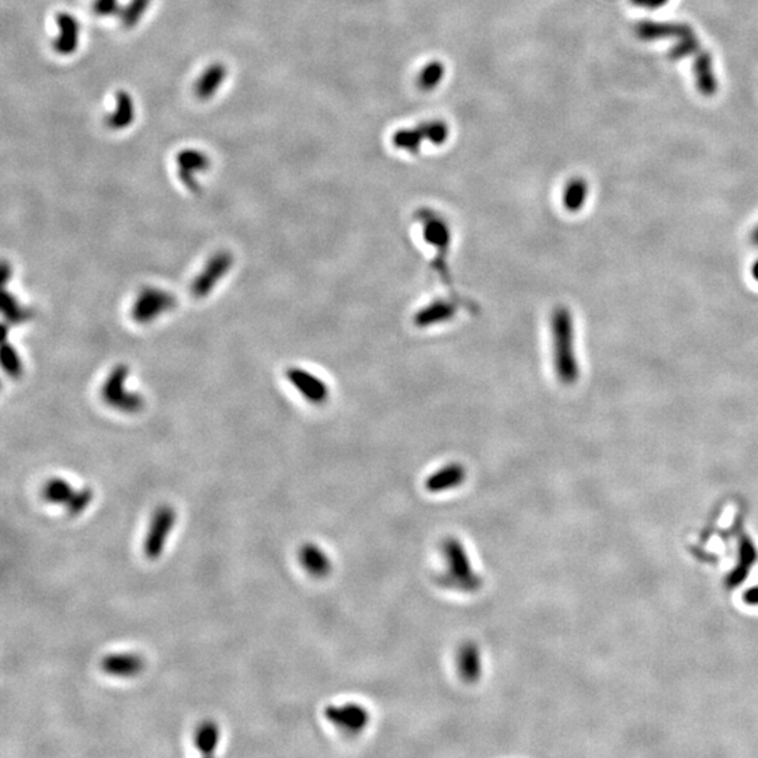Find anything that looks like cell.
Here are the masks:
<instances>
[{
    "mask_svg": "<svg viewBox=\"0 0 758 758\" xmlns=\"http://www.w3.org/2000/svg\"><path fill=\"white\" fill-rule=\"evenodd\" d=\"M553 367L563 385H575L580 378V365L576 353L575 319L567 307L559 305L551 316Z\"/></svg>",
    "mask_w": 758,
    "mask_h": 758,
    "instance_id": "1",
    "label": "cell"
},
{
    "mask_svg": "<svg viewBox=\"0 0 758 758\" xmlns=\"http://www.w3.org/2000/svg\"><path fill=\"white\" fill-rule=\"evenodd\" d=\"M416 219L422 223L423 239L427 245L436 249V257L433 260V269L438 273L445 285L452 287L451 273L448 269V256L451 249V229L447 221L437 212L422 208L416 212Z\"/></svg>",
    "mask_w": 758,
    "mask_h": 758,
    "instance_id": "2",
    "label": "cell"
},
{
    "mask_svg": "<svg viewBox=\"0 0 758 758\" xmlns=\"http://www.w3.org/2000/svg\"><path fill=\"white\" fill-rule=\"evenodd\" d=\"M444 556L447 559V572L440 579L444 586L465 593H473L482 587L483 580L473 571L462 542L455 538L447 540L444 542Z\"/></svg>",
    "mask_w": 758,
    "mask_h": 758,
    "instance_id": "3",
    "label": "cell"
},
{
    "mask_svg": "<svg viewBox=\"0 0 758 758\" xmlns=\"http://www.w3.org/2000/svg\"><path fill=\"white\" fill-rule=\"evenodd\" d=\"M176 510L169 504H162L155 510L142 545L143 555L149 560H156L163 553L166 541L176 524Z\"/></svg>",
    "mask_w": 758,
    "mask_h": 758,
    "instance_id": "4",
    "label": "cell"
},
{
    "mask_svg": "<svg viewBox=\"0 0 758 758\" xmlns=\"http://www.w3.org/2000/svg\"><path fill=\"white\" fill-rule=\"evenodd\" d=\"M128 369L124 365H120L112 371L110 375L107 384L104 385L103 396L104 400L116 409H121V411H138L141 406L143 404L142 399L136 395L128 393L125 391V379H127Z\"/></svg>",
    "mask_w": 758,
    "mask_h": 758,
    "instance_id": "5",
    "label": "cell"
},
{
    "mask_svg": "<svg viewBox=\"0 0 758 758\" xmlns=\"http://www.w3.org/2000/svg\"><path fill=\"white\" fill-rule=\"evenodd\" d=\"M174 305V298L161 289L146 288L132 307V318L138 323H149Z\"/></svg>",
    "mask_w": 758,
    "mask_h": 758,
    "instance_id": "6",
    "label": "cell"
},
{
    "mask_svg": "<svg viewBox=\"0 0 758 758\" xmlns=\"http://www.w3.org/2000/svg\"><path fill=\"white\" fill-rule=\"evenodd\" d=\"M325 716L329 722L347 733L362 732L369 724V712L360 704L330 705L325 709Z\"/></svg>",
    "mask_w": 758,
    "mask_h": 758,
    "instance_id": "7",
    "label": "cell"
},
{
    "mask_svg": "<svg viewBox=\"0 0 758 758\" xmlns=\"http://www.w3.org/2000/svg\"><path fill=\"white\" fill-rule=\"evenodd\" d=\"M287 378L291 385L312 404H323L329 399V388L320 378L302 368H289Z\"/></svg>",
    "mask_w": 758,
    "mask_h": 758,
    "instance_id": "8",
    "label": "cell"
},
{
    "mask_svg": "<svg viewBox=\"0 0 758 758\" xmlns=\"http://www.w3.org/2000/svg\"><path fill=\"white\" fill-rule=\"evenodd\" d=\"M232 256L226 252H219L208 263L205 270L193 284V294L196 296H205L214 285L222 278L223 274L231 269Z\"/></svg>",
    "mask_w": 758,
    "mask_h": 758,
    "instance_id": "9",
    "label": "cell"
},
{
    "mask_svg": "<svg viewBox=\"0 0 758 758\" xmlns=\"http://www.w3.org/2000/svg\"><path fill=\"white\" fill-rule=\"evenodd\" d=\"M458 312V307L451 300L436 299L430 305L423 307L419 312L413 316V325L419 329L431 327L436 325L447 323L455 318Z\"/></svg>",
    "mask_w": 758,
    "mask_h": 758,
    "instance_id": "10",
    "label": "cell"
},
{
    "mask_svg": "<svg viewBox=\"0 0 758 758\" xmlns=\"http://www.w3.org/2000/svg\"><path fill=\"white\" fill-rule=\"evenodd\" d=\"M100 667L108 675L127 678L138 675L143 670L145 662L136 653H111L104 656Z\"/></svg>",
    "mask_w": 758,
    "mask_h": 758,
    "instance_id": "11",
    "label": "cell"
},
{
    "mask_svg": "<svg viewBox=\"0 0 758 758\" xmlns=\"http://www.w3.org/2000/svg\"><path fill=\"white\" fill-rule=\"evenodd\" d=\"M298 559L302 567L315 577H325L331 572V560L329 555L316 544H303L298 551Z\"/></svg>",
    "mask_w": 758,
    "mask_h": 758,
    "instance_id": "12",
    "label": "cell"
},
{
    "mask_svg": "<svg viewBox=\"0 0 758 758\" xmlns=\"http://www.w3.org/2000/svg\"><path fill=\"white\" fill-rule=\"evenodd\" d=\"M467 469L457 462L445 465L444 468L436 471L426 480V490L430 493H442L457 487L465 482Z\"/></svg>",
    "mask_w": 758,
    "mask_h": 758,
    "instance_id": "13",
    "label": "cell"
},
{
    "mask_svg": "<svg viewBox=\"0 0 758 758\" xmlns=\"http://www.w3.org/2000/svg\"><path fill=\"white\" fill-rule=\"evenodd\" d=\"M177 166L181 181L188 188L196 190L197 181L194 180V173L207 170L209 167V161L198 150H183L177 156Z\"/></svg>",
    "mask_w": 758,
    "mask_h": 758,
    "instance_id": "14",
    "label": "cell"
},
{
    "mask_svg": "<svg viewBox=\"0 0 758 758\" xmlns=\"http://www.w3.org/2000/svg\"><path fill=\"white\" fill-rule=\"evenodd\" d=\"M57 23L59 25V37L54 41V48L59 54H72L78 47L79 38V24L73 19V16L61 13L57 16Z\"/></svg>",
    "mask_w": 758,
    "mask_h": 758,
    "instance_id": "15",
    "label": "cell"
},
{
    "mask_svg": "<svg viewBox=\"0 0 758 758\" xmlns=\"http://www.w3.org/2000/svg\"><path fill=\"white\" fill-rule=\"evenodd\" d=\"M458 670L467 682H475L482 675L480 651L473 642H467L458 652Z\"/></svg>",
    "mask_w": 758,
    "mask_h": 758,
    "instance_id": "16",
    "label": "cell"
},
{
    "mask_svg": "<svg viewBox=\"0 0 758 758\" xmlns=\"http://www.w3.org/2000/svg\"><path fill=\"white\" fill-rule=\"evenodd\" d=\"M226 78V68L222 63L211 65L198 79L196 85V93L200 99L207 100L215 94L222 82Z\"/></svg>",
    "mask_w": 758,
    "mask_h": 758,
    "instance_id": "17",
    "label": "cell"
},
{
    "mask_svg": "<svg viewBox=\"0 0 758 758\" xmlns=\"http://www.w3.org/2000/svg\"><path fill=\"white\" fill-rule=\"evenodd\" d=\"M221 739V730L219 726L214 722V720H204L203 724L196 730L194 743L197 750L205 755L209 757L216 751V747L219 744Z\"/></svg>",
    "mask_w": 758,
    "mask_h": 758,
    "instance_id": "18",
    "label": "cell"
},
{
    "mask_svg": "<svg viewBox=\"0 0 758 758\" xmlns=\"http://www.w3.org/2000/svg\"><path fill=\"white\" fill-rule=\"evenodd\" d=\"M588 196L587 181L577 177L567 183L563 192V205L568 212H579L586 205Z\"/></svg>",
    "mask_w": 758,
    "mask_h": 758,
    "instance_id": "19",
    "label": "cell"
},
{
    "mask_svg": "<svg viewBox=\"0 0 758 758\" xmlns=\"http://www.w3.org/2000/svg\"><path fill=\"white\" fill-rule=\"evenodd\" d=\"M423 139L429 141V131H427L426 124L417 127V128H413V130L398 131L393 135L392 142L396 147L407 150V152H410V154H419Z\"/></svg>",
    "mask_w": 758,
    "mask_h": 758,
    "instance_id": "20",
    "label": "cell"
},
{
    "mask_svg": "<svg viewBox=\"0 0 758 758\" xmlns=\"http://www.w3.org/2000/svg\"><path fill=\"white\" fill-rule=\"evenodd\" d=\"M693 32V30L687 25H678V24H655V23H643L637 27L639 37L644 38V40H655V38L660 37H684L687 34Z\"/></svg>",
    "mask_w": 758,
    "mask_h": 758,
    "instance_id": "21",
    "label": "cell"
},
{
    "mask_svg": "<svg viewBox=\"0 0 758 758\" xmlns=\"http://www.w3.org/2000/svg\"><path fill=\"white\" fill-rule=\"evenodd\" d=\"M132 120H134L132 100L128 93L120 92L117 93V108L114 111V114L107 117V124L114 130H119L130 125Z\"/></svg>",
    "mask_w": 758,
    "mask_h": 758,
    "instance_id": "22",
    "label": "cell"
},
{
    "mask_svg": "<svg viewBox=\"0 0 758 758\" xmlns=\"http://www.w3.org/2000/svg\"><path fill=\"white\" fill-rule=\"evenodd\" d=\"M695 81L698 89L705 94H712L716 90V81L712 69V59L709 54H699L695 63Z\"/></svg>",
    "mask_w": 758,
    "mask_h": 758,
    "instance_id": "23",
    "label": "cell"
},
{
    "mask_svg": "<svg viewBox=\"0 0 758 758\" xmlns=\"http://www.w3.org/2000/svg\"><path fill=\"white\" fill-rule=\"evenodd\" d=\"M73 486L69 482L55 478L45 483L43 489V499L51 504L65 506L73 496Z\"/></svg>",
    "mask_w": 758,
    "mask_h": 758,
    "instance_id": "24",
    "label": "cell"
},
{
    "mask_svg": "<svg viewBox=\"0 0 758 758\" xmlns=\"http://www.w3.org/2000/svg\"><path fill=\"white\" fill-rule=\"evenodd\" d=\"M444 73H445V68L441 62L434 61L429 63L427 66L423 68V70L419 74V81H417L419 82V88L424 92L434 90L442 81Z\"/></svg>",
    "mask_w": 758,
    "mask_h": 758,
    "instance_id": "25",
    "label": "cell"
},
{
    "mask_svg": "<svg viewBox=\"0 0 758 758\" xmlns=\"http://www.w3.org/2000/svg\"><path fill=\"white\" fill-rule=\"evenodd\" d=\"M93 498H94V493L90 487H83L79 491H74L73 496L65 504L66 514L70 517L81 515L92 504Z\"/></svg>",
    "mask_w": 758,
    "mask_h": 758,
    "instance_id": "26",
    "label": "cell"
},
{
    "mask_svg": "<svg viewBox=\"0 0 758 758\" xmlns=\"http://www.w3.org/2000/svg\"><path fill=\"white\" fill-rule=\"evenodd\" d=\"M150 0H131L121 14V20L127 27L135 25L146 12Z\"/></svg>",
    "mask_w": 758,
    "mask_h": 758,
    "instance_id": "27",
    "label": "cell"
},
{
    "mask_svg": "<svg viewBox=\"0 0 758 758\" xmlns=\"http://www.w3.org/2000/svg\"><path fill=\"white\" fill-rule=\"evenodd\" d=\"M3 368L10 375H19L20 371H21V365H20V360H19L17 353L13 349H10L8 345H5V349H3Z\"/></svg>",
    "mask_w": 758,
    "mask_h": 758,
    "instance_id": "28",
    "label": "cell"
},
{
    "mask_svg": "<svg viewBox=\"0 0 758 758\" xmlns=\"http://www.w3.org/2000/svg\"><path fill=\"white\" fill-rule=\"evenodd\" d=\"M3 314L10 322H21V319H24L25 316V312L17 307L13 296L10 298L8 295L3 299Z\"/></svg>",
    "mask_w": 758,
    "mask_h": 758,
    "instance_id": "29",
    "label": "cell"
},
{
    "mask_svg": "<svg viewBox=\"0 0 758 758\" xmlns=\"http://www.w3.org/2000/svg\"><path fill=\"white\" fill-rule=\"evenodd\" d=\"M94 10L99 14L107 16L117 12V0H96Z\"/></svg>",
    "mask_w": 758,
    "mask_h": 758,
    "instance_id": "30",
    "label": "cell"
},
{
    "mask_svg": "<svg viewBox=\"0 0 758 758\" xmlns=\"http://www.w3.org/2000/svg\"><path fill=\"white\" fill-rule=\"evenodd\" d=\"M632 2L635 5H637L639 8H648V9H657L660 8L662 5H664L667 0H632Z\"/></svg>",
    "mask_w": 758,
    "mask_h": 758,
    "instance_id": "31",
    "label": "cell"
},
{
    "mask_svg": "<svg viewBox=\"0 0 758 758\" xmlns=\"http://www.w3.org/2000/svg\"><path fill=\"white\" fill-rule=\"evenodd\" d=\"M750 243L754 246V247H758V223L757 226L754 227V229L751 231L750 234Z\"/></svg>",
    "mask_w": 758,
    "mask_h": 758,
    "instance_id": "32",
    "label": "cell"
},
{
    "mask_svg": "<svg viewBox=\"0 0 758 758\" xmlns=\"http://www.w3.org/2000/svg\"><path fill=\"white\" fill-rule=\"evenodd\" d=\"M751 276H752V278L758 283V260H755L754 264H752V267H751Z\"/></svg>",
    "mask_w": 758,
    "mask_h": 758,
    "instance_id": "33",
    "label": "cell"
}]
</instances>
